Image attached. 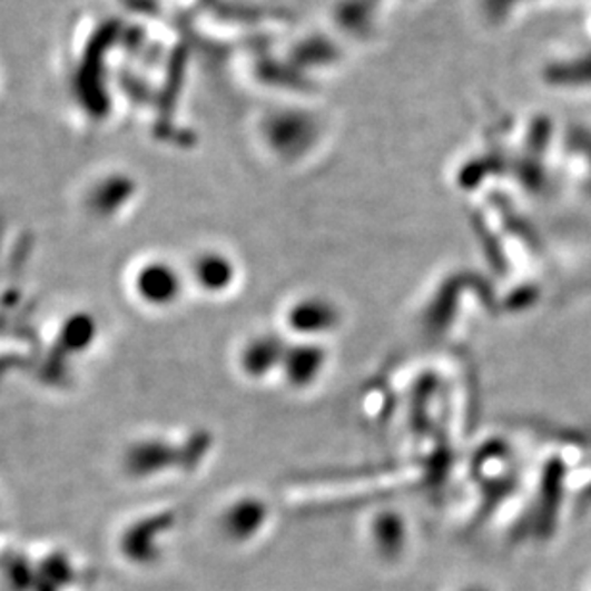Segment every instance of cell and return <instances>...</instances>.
<instances>
[{
  "label": "cell",
  "mask_w": 591,
  "mask_h": 591,
  "mask_svg": "<svg viewBox=\"0 0 591 591\" xmlns=\"http://www.w3.org/2000/svg\"><path fill=\"white\" fill-rule=\"evenodd\" d=\"M286 346L275 336H256L243 349V370L252 378H264L280 370Z\"/></svg>",
  "instance_id": "3957f363"
},
{
  "label": "cell",
  "mask_w": 591,
  "mask_h": 591,
  "mask_svg": "<svg viewBox=\"0 0 591 591\" xmlns=\"http://www.w3.org/2000/svg\"><path fill=\"white\" fill-rule=\"evenodd\" d=\"M325 349L317 342H299L294 348H286L280 371L286 381L296 388H306L314 384L325 367Z\"/></svg>",
  "instance_id": "7a4b0ae2"
},
{
  "label": "cell",
  "mask_w": 591,
  "mask_h": 591,
  "mask_svg": "<svg viewBox=\"0 0 591 591\" xmlns=\"http://www.w3.org/2000/svg\"><path fill=\"white\" fill-rule=\"evenodd\" d=\"M233 273H235L233 265L223 256H203L196 265V275L200 285L211 290H223L229 285Z\"/></svg>",
  "instance_id": "277c9868"
},
{
  "label": "cell",
  "mask_w": 591,
  "mask_h": 591,
  "mask_svg": "<svg viewBox=\"0 0 591 591\" xmlns=\"http://www.w3.org/2000/svg\"><path fill=\"white\" fill-rule=\"evenodd\" d=\"M288 325L293 327L294 333L304 334V336H321L333 331L341 314L334 306L333 302L321 298V296H307L298 299L290 312H288Z\"/></svg>",
  "instance_id": "6da1fadb"
}]
</instances>
